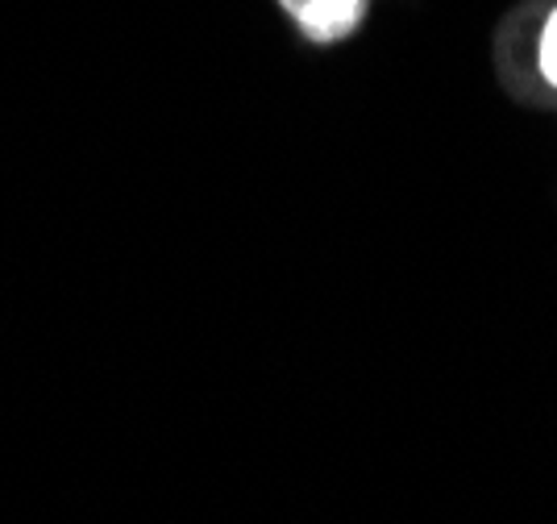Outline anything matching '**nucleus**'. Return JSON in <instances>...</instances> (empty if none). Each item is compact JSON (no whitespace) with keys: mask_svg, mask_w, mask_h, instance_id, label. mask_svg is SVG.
<instances>
[{"mask_svg":"<svg viewBox=\"0 0 557 524\" xmlns=\"http://www.w3.org/2000/svg\"><path fill=\"white\" fill-rule=\"evenodd\" d=\"M278 4L296 17L304 38H312V42L349 38L354 25L362 22V9H367V0H278Z\"/></svg>","mask_w":557,"mask_h":524,"instance_id":"obj_1","label":"nucleus"},{"mask_svg":"<svg viewBox=\"0 0 557 524\" xmlns=\"http://www.w3.org/2000/svg\"><path fill=\"white\" fill-rule=\"evenodd\" d=\"M541 75L557 88V9L545 17V29H541Z\"/></svg>","mask_w":557,"mask_h":524,"instance_id":"obj_2","label":"nucleus"}]
</instances>
